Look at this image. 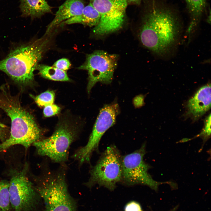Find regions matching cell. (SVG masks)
Returning a JSON list of instances; mask_svg holds the SVG:
<instances>
[{"instance_id":"cell-1","label":"cell","mask_w":211,"mask_h":211,"mask_svg":"<svg viewBox=\"0 0 211 211\" xmlns=\"http://www.w3.org/2000/svg\"><path fill=\"white\" fill-rule=\"evenodd\" d=\"M182 32L178 16L170 9L156 5L145 16L139 37L144 47L157 56L166 58L177 49Z\"/></svg>"},{"instance_id":"cell-2","label":"cell","mask_w":211,"mask_h":211,"mask_svg":"<svg viewBox=\"0 0 211 211\" xmlns=\"http://www.w3.org/2000/svg\"><path fill=\"white\" fill-rule=\"evenodd\" d=\"M19 98L11 94L7 85L0 86V108L7 113L11 122L9 136L0 143V152L16 144L27 150L41 139L42 131L33 116L21 106Z\"/></svg>"},{"instance_id":"cell-3","label":"cell","mask_w":211,"mask_h":211,"mask_svg":"<svg viewBox=\"0 0 211 211\" xmlns=\"http://www.w3.org/2000/svg\"><path fill=\"white\" fill-rule=\"evenodd\" d=\"M49 40L42 38L21 45L0 61V70L21 86L32 84L34 72L47 49Z\"/></svg>"},{"instance_id":"cell-4","label":"cell","mask_w":211,"mask_h":211,"mask_svg":"<svg viewBox=\"0 0 211 211\" xmlns=\"http://www.w3.org/2000/svg\"><path fill=\"white\" fill-rule=\"evenodd\" d=\"M64 169L53 171L46 168L37 178L35 187L44 201L45 211H76V204L68 190Z\"/></svg>"},{"instance_id":"cell-5","label":"cell","mask_w":211,"mask_h":211,"mask_svg":"<svg viewBox=\"0 0 211 211\" xmlns=\"http://www.w3.org/2000/svg\"><path fill=\"white\" fill-rule=\"evenodd\" d=\"M78 131L68 121L63 120L57 125L51 136L36 142L33 145L39 155L63 164L68 159L69 149L77 138Z\"/></svg>"},{"instance_id":"cell-6","label":"cell","mask_w":211,"mask_h":211,"mask_svg":"<svg viewBox=\"0 0 211 211\" xmlns=\"http://www.w3.org/2000/svg\"><path fill=\"white\" fill-rule=\"evenodd\" d=\"M122 158L115 146L108 147L91 169L90 176L86 185L91 188L98 184L110 190H114L117 183L121 181Z\"/></svg>"},{"instance_id":"cell-7","label":"cell","mask_w":211,"mask_h":211,"mask_svg":"<svg viewBox=\"0 0 211 211\" xmlns=\"http://www.w3.org/2000/svg\"><path fill=\"white\" fill-rule=\"evenodd\" d=\"M145 147L144 143L138 149L122 157L121 182L129 186L137 184L147 186L156 191L160 185L164 184H169L175 188V183L156 181L148 173L150 166L143 159L146 153Z\"/></svg>"},{"instance_id":"cell-8","label":"cell","mask_w":211,"mask_h":211,"mask_svg":"<svg viewBox=\"0 0 211 211\" xmlns=\"http://www.w3.org/2000/svg\"><path fill=\"white\" fill-rule=\"evenodd\" d=\"M119 113V105L115 102L105 105L101 108L86 144L78 149L72 156L79 165L89 162L93 152L98 149L102 136L115 124Z\"/></svg>"},{"instance_id":"cell-9","label":"cell","mask_w":211,"mask_h":211,"mask_svg":"<svg viewBox=\"0 0 211 211\" xmlns=\"http://www.w3.org/2000/svg\"><path fill=\"white\" fill-rule=\"evenodd\" d=\"M28 169L26 164L22 169L11 174L9 192L12 211H33L37 204L38 193L27 176Z\"/></svg>"},{"instance_id":"cell-10","label":"cell","mask_w":211,"mask_h":211,"mask_svg":"<svg viewBox=\"0 0 211 211\" xmlns=\"http://www.w3.org/2000/svg\"><path fill=\"white\" fill-rule=\"evenodd\" d=\"M100 16L98 23L93 29L99 35L120 29L125 20L127 0H89Z\"/></svg>"},{"instance_id":"cell-11","label":"cell","mask_w":211,"mask_h":211,"mask_svg":"<svg viewBox=\"0 0 211 211\" xmlns=\"http://www.w3.org/2000/svg\"><path fill=\"white\" fill-rule=\"evenodd\" d=\"M118 58L116 55L102 50L96 51L87 55L84 62L78 68L88 72L89 93L97 82L108 84L112 82Z\"/></svg>"},{"instance_id":"cell-12","label":"cell","mask_w":211,"mask_h":211,"mask_svg":"<svg viewBox=\"0 0 211 211\" xmlns=\"http://www.w3.org/2000/svg\"><path fill=\"white\" fill-rule=\"evenodd\" d=\"M186 117L195 122L198 120L211 107V84L208 83L199 89L187 101L186 105Z\"/></svg>"},{"instance_id":"cell-13","label":"cell","mask_w":211,"mask_h":211,"mask_svg":"<svg viewBox=\"0 0 211 211\" xmlns=\"http://www.w3.org/2000/svg\"><path fill=\"white\" fill-rule=\"evenodd\" d=\"M84 7L83 0H66L59 7L55 18L47 26L45 35L64 21L80 14Z\"/></svg>"},{"instance_id":"cell-14","label":"cell","mask_w":211,"mask_h":211,"mask_svg":"<svg viewBox=\"0 0 211 211\" xmlns=\"http://www.w3.org/2000/svg\"><path fill=\"white\" fill-rule=\"evenodd\" d=\"M21 16L31 18H39L52 12V8L45 0H20Z\"/></svg>"},{"instance_id":"cell-15","label":"cell","mask_w":211,"mask_h":211,"mask_svg":"<svg viewBox=\"0 0 211 211\" xmlns=\"http://www.w3.org/2000/svg\"><path fill=\"white\" fill-rule=\"evenodd\" d=\"M100 19L99 12L89 3L85 6L80 14L66 20L62 23L71 24L77 23L90 27L95 26L98 23Z\"/></svg>"},{"instance_id":"cell-16","label":"cell","mask_w":211,"mask_h":211,"mask_svg":"<svg viewBox=\"0 0 211 211\" xmlns=\"http://www.w3.org/2000/svg\"><path fill=\"white\" fill-rule=\"evenodd\" d=\"M190 16V24L186 30L189 35H192L199 24L205 10L207 0H185Z\"/></svg>"},{"instance_id":"cell-17","label":"cell","mask_w":211,"mask_h":211,"mask_svg":"<svg viewBox=\"0 0 211 211\" xmlns=\"http://www.w3.org/2000/svg\"><path fill=\"white\" fill-rule=\"evenodd\" d=\"M36 69L40 76L46 79L59 81H69L70 79L66 71L53 66L43 64H38Z\"/></svg>"},{"instance_id":"cell-18","label":"cell","mask_w":211,"mask_h":211,"mask_svg":"<svg viewBox=\"0 0 211 211\" xmlns=\"http://www.w3.org/2000/svg\"><path fill=\"white\" fill-rule=\"evenodd\" d=\"M9 181H0V211H12L9 192Z\"/></svg>"},{"instance_id":"cell-19","label":"cell","mask_w":211,"mask_h":211,"mask_svg":"<svg viewBox=\"0 0 211 211\" xmlns=\"http://www.w3.org/2000/svg\"><path fill=\"white\" fill-rule=\"evenodd\" d=\"M55 95V93L53 91L49 90L35 96L31 94L30 95L36 104L40 107H45L53 104Z\"/></svg>"},{"instance_id":"cell-20","label":"cell","mask_w":211,"mask_h":211,"mask_svg":"<svg viewBox=\"0 0 211 211\" xmlns=\"http://www.w3.org/2000/svg\"><path fill=\"white\" fill-rule=\"evenodd\" d=\"M211 118L210 113L205 120L204 126L202 131L196 136L200 137L203 139V143L205 142L210 137Z\"/></svg>"},{"instance_id":"cell-21","label":"cell","mask_w":211,"mask_h":211,"mask_svg":"<svg viewBox=\"0 0 211 211\" xmlns=\"http://www.w3.org/2000/svg\"><path fill=\"white\" fill-rule=\"evenodd\" d=\"M60 108L55 104H51L44 107L43 113L45 117H49L58 113Z\"/></svg>"},{"instance_id":"cell-22","label":"cell","mask_w":211,"mask_h":211,"mask_svg":"<svg viewBox=\"0 0 211 211\" xmlns=\"http://www.w3.org/2000/svg\"><path fill=\"white\" fill-rule=\"evenodd\" d=\"M52 66L65 71L69 69L71 63L68 59L62 58L56 61Z\"/></svg>"},{"instance_id":"cell-23","label":"cell","mask_w":211,"mask_h":211,"mask_svg":"<svg viewBox=\"0 0 211 211\" xmlns=\"http://www.w3.org/2000/svg\"><path fill=\"white\" fill-rule=\"evenodd\" d=\"M10 132L9 128L0 122V140L1 142H4L8 138Z\"/></svg>"},{"instance_id":"cell-24","label":"cell","mask_w":211,"mask_h":211,"mask_svg":"<svg viewBox=\"0 0 211 211\" xmlns=\"http://www.w3.org/2000/svg\"><path fill=\"white\" fill-rule=\"evenodd\" d=\"M125 211H142L140 205L137 202L131 201L127 203L125 207Z\"/></svg>"},{"instance_id":"cell-25","label":"cell","mask_w":211,"mask_h":211,"mask_svg":"<svg viewBox=\"0 0 211 211\" xmlns=\"http://www.w3.org/2000/svg\"><path fill=\"white\" fill-rule=\"evenodd\" d=\"M141 0H127L128 2L138 5L140 4Z\"/></svg>"},{"instance_id":"cell-26","label":"cell","mask_w":211,"mask_h":211,"mask_svg":"<svg viewBox=\"0 0 211 211\" xmlns=\"http://www.w3.org/2000/svg\"><path fill=\"white\" fill-rule=\"evenodd\" d=\"M176 208H177L176 207L175 208L173 209H172L169 211H176Z\"/></svg>"}]
</instances>
